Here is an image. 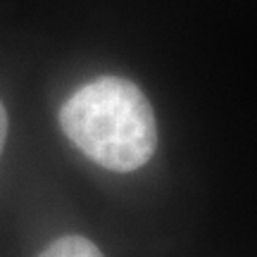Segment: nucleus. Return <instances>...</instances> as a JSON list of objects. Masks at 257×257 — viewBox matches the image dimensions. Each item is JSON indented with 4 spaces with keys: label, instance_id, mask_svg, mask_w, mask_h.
I'll return each mask as SVG.
<instances>
[{
    "label": "nucleus",
    "instance_id": "obj_1",
    "mask_svg": "<svg viewBox=\"0 0 257 257\" xmlns=\"http://www.w3.org/2000/svg\"><path fill=\"white\" fill-rule=\"evenodd\" d=\"M64 136L95 165L134 172L155 155V112L136 83L100 76L83 83L60 110Z\"/></svg>",
    "mask_w": 257,
    "mask_h": 257
},
{
    "label": "nucleus",
    "instance_id": "obj_2",
    "mask_svg": "<svg viewBox=\"0 0 257 257\" xmlns=\"http://www.w3.org/2000/svg\"><path fill=\"white\" fill-rule=\"evenodd\" d=\"M38 257H102V252L83 236H62L53 240Z\"/></svg>",
    "mask_w": 257,
    "mask_h": 257
},
{
    "label": "nucleus",
    "instance_id": "obj_3",
    "mask_svg": "<svg viewBox=\"0 0 257 257\" xmlns=\"http://www.w3.org/2000/svg\"><path fill=\"white\" fill-rule=\"evenodd\" d=\"M5 136H8V112L0 102V155H3V148H5Z\"/></svg>",
    "mask_w": 257,
    "mask_h": 257
}]
</instances>
